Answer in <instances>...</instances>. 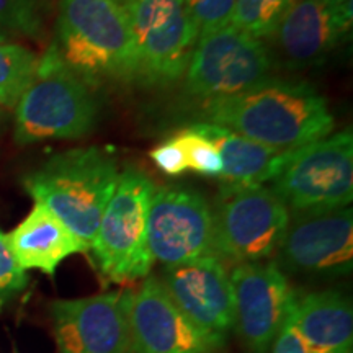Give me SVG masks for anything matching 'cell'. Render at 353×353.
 Here are the masks:
<instances>
[{
	"instance_id": "6da1fadb",
	"label": "cell",
	"mask_w": 353,
	"mask_h": 353,
	"mask_svg": "<svg viewBox=\"0 0 353 353\" xmlns=\"http://www.w3.org/2000/svg\"><path fill=\"white\" fill-rule=\"evenodd\" d=\"M203 117L278 151L319 141L335 126L324 97L311 83L293 79H267L242 94L206 100Z\"/></svg>"
},
{
	"instance_id": "7a4b0ae2",
	"label": "cell",
	"mask_w": 353,
	"mask_h": 353,
	"mask_svg": "<svg viewBox=\"0 0 353 353\" xmlns=\"http://www.w3.org/2000/svg\"><path fill=\"white\" fill-rule=\"evenodd\" d=\"M118 176L112 154L90 145L50 157L23 176V187L34 203L50 210L90 252Z\"/></svg>"
},
{
	"instance_id": "3957f363",
	"label": "cell",
	"mask_w": 353,
	"mask_h": 353,
	"mask_svg": "<svg viewBox=\"0 0 353 353\" xmlns=\"http://www.w3.org/2000/svg\"><path fill=\"white\" fill-rule=\"evenodd\" d=\"M52 44L64 64L94 90L105 82H132L131 25L117 0H59Z\"/></svg>"
},
{
	"instance_id": "277c9868",
	"label": "cell",
	"mask_w": 353,
	"mask_h": 353,
	"mask_svg": "<svg viewBox=\"0 0 353 353\" xmlns=\"http://www.w3.org/2000/svg\"><path fill=\"white\" fill-rule=\"evenodd\" d=\"M99 113L94 88L64 64L51 43L15 107L13 138L20 145L83 138L95 130Z\"/></svg>"
},
{
	"instance_id": "5b68a950",
	"label": "cell",
	"mask_w": 353,
	"mask_h": 353,
	"mask_svg": "<svg viewBox=\"0 0 353 353\" xmlns=\"http://www.w3.org/2000/svg\"><path fill=\"white\" fill-rule=\"evenodd\" d=\"M154 190L148 174L136 167H128L118 176L90 245L97 270L108 283H136L151 273L148 214Z\"/></svg>"
},
{
	"instance_id": "8992f818",
	"label": "cell",
	"mask_w": 353,
	"mask_h": 353,
	"mask_svg": "<svg viewBox=\"0 0 353 353\" xmlns=\"http://www.w3.org/2000/svg\"><path fill=\"white\" fill-rule=\"evenodd\" d=\"M270 183L293 213L345 208L353 200L352 130L291 151Z\"/></svg>"
},
{
	"instance_id": "52a82bcc",
	"label": "cell",
	"mask_w": 353,
	"mask_h": 353,
	"mask_svg": "<svg viewBox=\"0 0 353 353\" xmlns=\"http://www.w3.org/2000/svg\"><path fill=\"white\" fill-rule=\"evenodd\" d=\"M290 210L270 188L223 187L213 208V255L234 265L263 262L276 254Z\"/></svg>"
},
{
	"instance_id": "ba28073f",
	"label": "cell",
	"mask_w": 353,
	"mask_h": 353,
	"mask_svg": "<svg viewBox=\"0 0 353 353\" xmlns=\"http://www.w3.org/2000/svg\"><path fill=\"white\" fill-rule=\"evenodd\" d=\"M123 7L134 43L132 82L167 87L180 81L198 41L185 0H132Z\"/></svg>"
},
{
	"instance_id": "9c48e42d",
	"label": "cell",
	"mask_w": 353,
	"mask_h": 353,
	"mask_svg": "<svg viewBox=\"0 0 353 353\" xmlns=\"http://www.w3.org/2000/svg\"><path fill=\"white\" fill-rule=\"evenodd\" d=\"M265 44L234 25L198 38L185 70V90L203 100L242 94L270 79Z\"/></svg>"
},
{
	"instance_id": "30bf717a",
	"label": "cell",
	"mask_w": 353,
	"mask_h": 353,
	"mask_svg": "<svg viewBox=\"0 0 353 353\" xmlns=\"http://www.w3.org/2000/svg\"><path fill=\"white\" fill-rule=\"evenodd\" d=\"M148 245L154 262L175 267L213 255V208L196 190L156 187L148 214Z\"/></svg>"
},
{
	"instance_id": "8fae6325",
	"label": "cell",
	"mask_w": 353,
	"mask_h": 353,
	"mask_svg": "<svg viewBox=\"0 0 353 353\" xmlns=\"http://www.w3.org/2000/svg\"><path fill=\"white\" fill-rule=\"evenodd\" d=\"M276 254L278 267L291 273L348 275L353 268L352 208L293 213Z\"/></svg>"
},
{
	"instance_id": "7c38bea8",
	"label": "cell",
	"mask_w": 353,
	"mask_h": 353,
	"mask_svg": "<svg viewBox=\"0 0 353 353\" xmlns=\"http://www.w3.org/2000/svg\"><path fill=\"white\" fill-rule=\"evenodd\" d=\"M236 303V329L247 353H267L296 299L276 262L234 265L229 273Z\"/></svg>"
},
{
	"instance_id": "4fadbf2b",
	"label": "cell",
	"mask_w": 353,
	"mask_h": 353,
	"mask_svg": "<svg viewBox=\"0 0 353 353\" xmlns=\"http://www.w3.org/2000/svg\"><path fill=\"white\" fill-rule=\"evenodd\" d=\"M128 321V353H218L226 343L193 324L154 275L131 290Z\"/></svg>"
},
{
	"instance_id": "5bb4252c",
	"label": "cell",
	"mask_w": 353,
	"mask_h": 353,
	"mask_svg": "<svg viewBox=\"0 0 353 353\" xmlns=\"http://www.w3.org/2000/svg\"><path fill=\"white\" fill-rule=\"evenodd\" d=\"M131 290L108 291L50 304L59 353H128Z\"/></svg>"
},
{
	"instance_id": "9a60e30c",
	"label": "cell",
	"mask_w": 353,
	"mask_h": 353,
	"mask_svg": "<svg viewBox=\"0 0 353 353\" xmlns=\"http://www.w3.org/2000/svg\"><path fill=\"white\" fill-rule=\"evenodd\" d=\"M176 307L201 330L226 339L236 327V303L226 263L210 255L165 267L159 276Z\"/></svg>"
},
{
	"instance_id": "2e32d148",
	"label": "cell",
	"mask_w": 353,
	"mask_h": 353,
	"mask_svg": "<svg viewBox=\"0 0 353 353\" xmlns=\"http://www.w3.org/2000/svg\"><path fill=\"white\" fill-rule=\"evenodd\" d=\"M352 28V0L329 6L324 0H291L273 39L291 69L321 65Z\"/></svg>"
},
{
	"instance_id": "e0dca14e",
	"label": "cell",
	"mask_w": 353,
	"mask_h": 353,
	"mask_svg": "<svg viewBox=\"0 0 353 353\" xmlns=\"http://www.w3.org/2000/svg\"><path fill=\"white\" fill-rule=\"evenodd\" d=\"M6 236L13 257L25 272L39 270L52 276L70 255L88 254V247L39 203Z\"/></svg>"
},
{
	"instance_id": "ac0fdd59",
	"label": "cell",
	"mask_w": 353,
	"mask_h": 353,
	"mask_svg": "<svg viewBox=\"0 0 353 353\" xmlns=\"http://www.w3.org/2000/svg\"><path fill=\"white\" fill-rule=\"evenodd\" d=\"M290 319L312 353H353L352 304L339 291L296 293Z\"/></svg>"
},
{
	"instance_id": "d6986e66",
	"label": "cell",
	"mask_w": 353,
	"mask_h": 353,
	"mask_svg": "<svg viewBox=\"0 0 353 353\" xmlns=\"http://www.w3.org/2000/svg\"><path fill=\"white\" fill-rule=\"evenodd\" d=\"M187 128L213 141L218 148L223 161L219 176L223 187H259L272 182L291 152L255 143L214 123L200 121Z\"/></svg>"
},
{
	"instance_id": "ffe728a7",
	"label": "cell",
	"mask_w": 353,
	"mask_h": 353,
	"mask_svg": "<svg viewBox=\"0 0 353 353\" xmlns=\"http://www.w3.org/2000/svg\"><path fill=\"white\" fill-rule=\"evenodd\" d=\"M39 57L20 44L0 41V107L15 108L37 74Z\"/></svg>"
},
{
	"instance_id": "44dd1931",
	"label": "cell",
	"mask_w": 353,
	"mask_h": 353,
	"mask_svg": "<svg viewBox=\"0 0 353 353\" xmlns=\"http://www.w3.org/2000/svg\"><path fill=\"white\" fill-rule=\"evenodd\" d=\"M50 0H0V32L41 41Z\"/></svg>"
},
{
	"instance_id": "7402d4cb",
	"label": "cell",
	"mask_w": 353,
	"mask_h": 353,
	"mask_svg": "<svg viewBox=\"0 0 353 353\" xmlns=\"http://www.w3.org/2000/svg\"><path fill=\"white\" fill-rule=\"evenodd\" d=\"M291 0H236L231 25L262 41L272 38Z\"/></svg>"
},
{
	"instance_id": "603a6c76",
	"label": "cell",
	"mask_w": 353,
	"mask_h": 353,
	"mask_svg": "<svg viewBox=\"0 0 353 353\" xmlns=\"http://www.w3.org/2000/svg\"><path fill=\"white\" fill-rule=\"evenodd\" d=\"M175 138L183 148L190 170L210 179H219L223 172V161L213 141L192 131L190 128L176 132Z\"/></svg>"
},
{
	"instance_id": "cb8c5ba5",
	"label": "cell",
	"mask_w": 353,
	"mask_h": 353,
	"mask_svg": "<svg viewBox=\"0 0 353 353\" xmlns=\"http://www.w3.org/2000/svg\"><path fill=\"white\" fill-rule=\"evenodd\" d=\"M234 3L236 0H185V10L198 38L231 25Z\"/></svg>"
},
{
	"instance_id": "d4e9b609",
	"label": "cell",
	"mask_w": 353,
	"mask_h": 353,
	"mask_svg": "<svg viewBox=\"0 0 353 353\" xmlns=\"http://www.w3.org/2000/svg\"><path fill=\"white\" fill-rule=\"evenodd\" d=\"M26 285H28V275L17 263L8 247L7 236L0 231V307L21 293Z\"/></svg>"
},
{
	"instance_id": "484cf974",
	"label": "cell",
	"mask_w": 353,
	"mask_h": 353,
	"mask_svg": "<svg viewBox=\"0 0 353 353\" xmlns=\"http://www.w3.org/2000/svg\"><path fill=\"white\" fill-rule=\"evenodd\" d=\"M149 156H151L154 164L157 165V169L169 176L182 175L185 170H188L187 156H185L183 148L176 141L175 136L159 144L157 148H154Z\"/></svg>"
},
{
	"instance_id": "4316f807",
	"label": "cell",
	"mask_w": 353,
	"mask_h": 353,
	"mask_svg": "<svg viewBox=\"0 0 353 353\" xmlns=\"http://www.w3.org/2000/svg\"><path fill=\"white\" fill-rule=\"evenodd\" d=\"M270 353H312L309 350V347L304 343L301 335L298 334L296 327L291 322L290 316L286 322L278 332L275 342L272 343V352Z\"/></svg>"
},
{
	"instance_id": "83f0119b",
	"label": "cell",
	"mask_w": 353,
	"mask_h": 353,
	"mask_svg": "<svg viewBox=\"0 0 353 353\" xmlns=\"http://www.w3.org/2000/svg\"><path fill=\"white\" fill-rule=\"evenodd\" d=\"M325 3H329V6H341V3H345L348 0H324Z\"/></svg>"
},
{
	"instance_id": "f1b7e54d",
	"label": "cell",
	"mask_w": 353,
	"mask_h": 353,
	"mask_svg": "<svg viewBox=\"0 0 353 353\" xmlns=\"http://www.w3.org/2000/svg\"><path fill=\"white\" fill-rule=\"evenodd\" d=\"M118 3H121V6H125V3H128V2H132V0H117Z\"/></svg>"
},
{
	"instance_id": "f546056e",
	"label": "cell",
	"mask_w": 353,
	"mask_h": 353,
	"mask_svg": "<svg viewBox=\"0 0 353 353\" xmlns=\"http://www.w3.org/2000/svg\"><path fill=\"white\" fill-rule=\"evenodd\" d=\"M0 41H6V34L0 32Z\"/></svg>"
}]
</instances>
